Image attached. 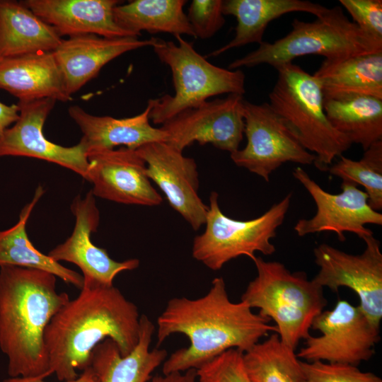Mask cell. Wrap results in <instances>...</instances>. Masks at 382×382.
Returning a JSON list of instances; mask_svg holds the SVG:
<instances>
[{
  "label": "cell",
  "instance_id": "obj_12",
  "mask_svg": "<svg viewBox=\"0 0 382 382\" xmlns=\"http://www.w3.org/2000/svg\"><path fill=\"white\" fill-rule=\"evenodd\" d=\"M243 101L242 95L228 94L180 112L161 127L166 142L180 151L196 141L230 154L238 150L245 128Z\"/></svg>",
  "mask_w": 382,
  "mask_h": 382
},
{
  "label": "cell",
  "instance_id": "obj_1",
  "mask_svg": "<svg viewBox=\"0 0 382 382\" xmlns=\"http://www.w3.org/2000/svg\"><path fill=\"white\" fill-rule=\"evenodd\" d=\"M270 321L243 301L232 302L222 277L214 278L200 298H173L157 319V345L176 333L186 335L190 344L163 361V374L197 370L231 349L244 353L269 332H277Z\"/></svg>",
  "mask_w": 382,
  "mask_h": 382
},
{
  "label": "cell",
  "instance_id": "obj_6",
  "mask_svg": "<svg viewBox=\"0 0 382 382\" xmlns=\"http://www.w3.org/2000/svg\"><path fill=\"white\" fill-rule=\"evenodd\" d=\"M291 27L284 37L273 42L263 41L255 50L235 59L228 69L262 64L276 69L311 54L330 59L382 52V42L361 30L340 6L328 8L312 22L294 18Z\"/></svg>",
  "mask_w": 382,
  "mask_h": 382
},
{
  "label": "cell",
  "instance_id": "obj_9",
  "mask_svg": "<svg viewBox=\"0 0 382 382\" xmlns=\"http://www.w3.org/2000/svg\"><path fill=\"white\" fill-rule=\"evenodd\" d=\"M311 328L320 335H310L296 354L305 361H321L358 366L375 354L380 328L368 319L359 306L339 300L331 310L323 311Z\"/></svg>",
  "mask_w": 382,
  "mask_h": 382
},
{
  "label": "cell",
  "instance_id": "obj_28",
  "mask_svg": "<svg viewBox=\"0 0 382 382\" xmlns=\"http://www.w3.org/2000/svg\"><path fill=\"white\" fill-rule=\"evenodd\" d=\"M185 0H134L119 4L113 10L114 19L122 29L134 36L141 31L168 33L194 37L187 14Z\"/></svg>",
  "mask_w": 382,
  "mask_h": 382
},
{
  "label": "cell",
  "instance_id": "obj_35",
  "mask_svg": "<svg viewBox=\"0 0 382 382\" xmlns=\"http://www.w3.org/2000/svg\"><path fill=\"white\" fill-rule=\"evenodd\" d=\"M19 118L18 104L8 105L0 102V138L4 132Z\"/></svg>",
  "mask_w": 382,
  "mask_h": 382
},
{
  "label": "cell",
  "instance_id": "obj_19",
  "mask_svg": "<svg viewBox=\"0 0 382 382\" xmlns=\"http://www.w3.org/2000/svg\"><path fill=\"white\" fill-rule=\"evenodd\" d=\"M22 3L61 36L94 34L115 38L136 37L119 27L113 10L117 0H25Z\"/></svg>",
  "mask_w": 382,
  "mask_h": 382
},
{
  "label": "cell",
  "instance_id": "obj_15",
  "mask_svg": "<svg viewBox=\"0 0 382 382\" xmlns=\"http://www.w3.org/2000/svg\"><path fill=\"white\" fill-rule=\"evenodd\" d=\"M146 165V175L166 196L170 206L197 231L205 224L208 206L198 195L195 161L166 141L146 144L136 149Z\"/></svg>",
  "mask_w": 382,
  "mask_h": 382
},
{
  "label": "cell",
  "instance_id": "obj_30",
  "mask_svg": "<svg viewBox=\"0 0 382 382\" xmlns=\"http://www.w3.org/2000/svg\"><path fill=\"white\" fill-rule=\"evenodd\" d=\"M328 171L342 182L363 186L369 206L377 212L382 209V140L364 151L360 160L340 156Z\"/></svg>",
  "mask_w": 382,
  "mask_h": 382
},
{
  "label": "cell",
  "instance_id": "obj_5",
  "mask_svg": "<svg viewBox=\"0 0 382 382\" xmlns=\"http://www.w3.org/2000/svg\"><path fill=\"white\" fill-rule=\"evenodd\" d=\"M277 79L269 104L298 141L316 156L314 165L328 171L334 159L352 143L331 125L324 110L318 81L293 62L276 68Z\"/></svg>",
  "mask_w": 382,
  "mask_h": 382
},
{
  "label": "cell",
  "instance_id": "obj_11",
  "mask_svg": "<svg viewBox=\"0 0 382 382\" xmlns=\"http://www.w3.org/2000/svg\"><path fill=\"white\" fill-rule=\"evenodd\" d=\"M366 247L359 255L342 251L322 243L314 248L316 264L320 267L313 280L332 291L345 286L354 291L359 306L376 327L382 318V253L374 235L363 238Z\"/></svg>",
  "mask_w": 382,
  "mask_h": 382
},
{
  "label": "cell",
  "instance_id": "obj_18",
  "mask_svg": "<svg viewBox=\"0 0 382 382\" xmlns=\"http://www.w3.org/2000/svg\"><path fill=\"white\" fill-rule=\"evenodd\" d=\"M156 37L109 38L86 34L63 39L52 52L67 94H72L95 78L108 62L122 54L155 44Z\"/></svg>",
  "mask_w": 382,
  "mask_h": 382
},
{
  "label": "cell",
  "instance_id": "obj_24",
  "mask_svg": "<svg viewBox=\"0 0 382 382\" xmlns=\"http://www.w3.org/2000/svg\"><path fill=\"white\" fill-rule=\"evenodd\" d=\"M63 38L22 1L0 0V60L52 52Z\"/></svg>",
  "mask_w": 382,
  "mask_h": 382
},
{
  "label": "cell",
  "instance_id": "obj_23",
  "mask_svg": "<svg viewBox=\"0 0 382 382\" xmlns=\"http://www.w3.org/2000/svg\"><path fill=\"white\" fill-rule=\"evenodd\" d=\"M327 7L306 0H224L222 13L236 18L234 37L227 44L204 57L219 56L224 52L248 44L263 42V34L270 22L292 12H306L320 16Z\"/></svg>",
  "mask_w": 382,
  "mask_h": 382
},
{
  "label": "cell",
  "instance_id": "obj_10",
  "mask_svg": "<svg viewBox=\"0 0 382 382\" xmlns=\"http://www.w3.org/2000/svg\"><path fill=\"white\" fill-rule=\"evenodd\" d=\"M245 146L231 154L239 167L270 180V174L288 162L311 165L316 156L304 149L269 103L243 101Z\"/></svg>",
  "mask_w": 382,
  "mask_h": 382
},
{
  "label": "cell",
  "instance_id": "obj_32",
  "mask_svg": "<svg viewBox=\"0 0 382 382\" xmlns=\"http://www.w3.org/2000/svg\"><path fill=\"white\" fill-rule=\"evenodd\" d=\"M243 352L236 349H228L197 371L199 382H251L243 361Z\"/></svg>",
  "mask_w": 382,
  "mask_h": 382
},
{
  "label": "cell",
  "instance_id": "obj_31",
  "mask_svg": "<svg viewBox=\"0 0 382 382\" xmlns=\"http://www.w3.org/2000/svg\"><path fill=\"white\" fill-rule=\"evenodd\" d=\"M301 366L303 382H382L375 374L351 364L315 361H301Z\"/></svg>",
  "mask_w": 382,
  "mask_h": 382
},
{
  "label": "cell",
  "instance_id": "obj_20",
  "mask_svg": "<svg viewBox=\"0 0 382 382\" xmlns=\"http://www.w3.org/2000/svg\"><path fill=\"white\" fill-rule=\"evenodd\" d=\"M139 340L133 350L122 356L117 344L110 338L99 343L93 350L90 366L98 382H148L154 371L166 359V349L150 345L155 326L146 316H140Z\"/></svg>",
  "mask_w": 382,
  "mask_h": 382
},
{
  "label": "cell",
  "instance_id": "obj_25",
  "mask_svg": "<svg viewBox=\"0 0 382 382\" xmlns=\"http://www.w3.org/2000/svg\"><path fill=\"white\" fill-rule=\"evenodd\" d=\"M313 76L325 99L358 95L382 99V52L324 59Z\"/></svg>",
  "mask_w": 382,
  "mask_h": 382
},
{
  "label": "cell",
  "instance_id": "obj_13",
  "mask_svg": "<svg viewBox=\"0 0 382 382\" xmlns=\"http://www.w3.org/2000/svg\"><path fill=\"white\" fill-rule=\"evenodd\" d=\"M293 176L312 197L316 212L310 219H301L294 226L299 236L324 231L335 232L338 239L346 240L345 232L361 239L374 235L366 224L382 225V214L369 204L368 195L354 184L342 182V192L331 194L324 190L302 168L296 167Z\"/></svg>",
  "mask_w": 382,
  "mask_h": 382
},
{
  "label": "cell",
  "instance_id": "obj_7",
  "mask_svg": "<svg viewBox=\"0 0 382 382\" xmlns=\"http://www.w3.org/2000/svg\"><path fill=\"white\" fill-rule=\"evenodd\" d=\"M178 44L156 38L152 47L159 60L172 73L173 96L149 99V119L163 124L180 112L196 107L207 99L224 93L243 95L245 74L240 69H227L210 63L198 53L193 44L175 36Z\"/></svg>",
  "mask_w": 382,
  "mask_h": 382
},
{
  "label": "cell",
  "instance_id": "obj_2",
  "mask_svg": "<svg viewBox=\"0 0 382 382\" xmlns=\"http://www.w3.org/2000/svg\"><path fill=\"white\" fill-rule=\"evenodd\" d=\"M140 316L134 303L113 285L83 282L78 296L52 318L44 340L50 371L60 381H71L91 365L93 349L112 340L122 356L136 347Z\"/></svg>",
  "mask_w": 382,
  "mask_h": 382
},
{
  "label": "cell",
  "instance_id": "obj_33",
  "mask_svg": "<svg viewBox=\"0 0 382 382\" xmlns=\"http://www.w3.org/2000/svg\"><path fill=\"white\" fill-rule=\"evenodd\" d=\"M222 0H193L187 14L194 37L208 39L224 25Z\"/></svg>",
  "mask_w": 382,
  "mask_h": 382
},
{
  "label": "cell",
  "instance_id": "obj_21",
  "mask_svg": "<svg viewBox=\"0 0 382 382\" xmlns=\"http://www.w3.org/2000/svg\"><path fill=\"white\" fill-rule=\"evenodd\" d=\"M149 112L148 103L140 114L122 119L93 115L79 105H72L68 110L70 117L83 133L81 139L88 154L112 150L119 146L137 149L150 142H166V133L150 124Z\"/></svg>",
  "mask_w": 382,
  "mask_h": 382
},
{
  "label": "cell",
  "instance_id": "obj_17",
  "mask_svg": "<svg viewBox=\"0 0 382 382\" xmlns=\"http://www.w3.org/2000/svg\"><path fill=\"white\" fill-rule=\"evenodd\" d=\"M85 180L95 197L125 204L156 206L162 197L146 175V165L136 149H117L88 154Z\"/></svg>",
  "mask_w": 382,
  "mask_h": 382
},
{
  "label": "cell",
  "instance_id": "obj_29",
  "mask_svg": "<svg viewBox=\"0 0 382 382\" xmlns=\"http://www.w3.org/2000/svg\"><path fill=\"white\" fill-rule=\"evenodd\" d=\"M243 361L251 382H303L301 361L276 332L244 352Z\"/></svg>",
  "mask_w": 382,
  "mask_h": 382
},
{
  "label": "cell",
  "instance_id": "obj_4",
  "mask_svg": "<svg viewBox=\"0 0 382 382\" xmlns=\"http://www.w3.org/2000/svg\"><path fill=\"white\" fill-rule=\"evenodd\" d=\"M252 260L257 276L241 301L273 320L281 341L296 350L299 342L311 335L313 321L327 305L323 288L305 272H291L279 262L256 256Z\"/></svg>",
  "mask_w": 382,
  "mask_h": 382
},
{
  "label": "cell",
  "instance_id": "obj_36",
  "mask_svg": "<svg viewBox=\"0 0 382 382\" xmlns=\"http://www.w3.org/2000/svg\"><path fill=\"white\" fill-rule=\"evenodd\" d=\"M0 382H47L41 378H28V377H8ZM63 382H98L96 374L91 366L87 367L75 379Z\"/></svg>",
  "mask_w": 382,
  "mask_h": 382
},
{
  "label": "cell",
  "instance_id": "obj_27",
  "mask_svg": "<svg viewBox=\"0 0 382 382\" xmlns=\"http://www.w3.org/2000/svg\"><path fill=\"white\" fill-rule=\"evenodd\" d=\"M331 125L364 151L382 140V99L370 96L324 98Z\"/></svg>",
  "mask_w": 382,
  "mask_h": 382
},
{
  "label": "cell",
  "instance_id": "obj_34",
  "mask_svg": "<svg viewBox=\"0 0 382 382\" xmlns=\"http://www.w3.org/2000/svg\"><path fill=\"white\" fill-rule=\"evenodd\" d=\"M340 3L361 30L382 42L381 0H340Z\"/></svg>",
  "mask_w": 382,
  "mask_h": 382
},
{
  "label": "cell",
  "instance_id": "obj_16",
  "mask_svg": "<svg viewBox=\"0 0 382 382\" xmlns=\"http://www.w3.org/2000/svg\"><path fill=\"white\" fill-rule=\"evenodd\" d=\"M75 224L71 236L52 248L47 255L56 262L66 261L82 272L83 282L113 285L115 277L122 272L135 270L139 265L136 258L118 262L106 250L91 241V236L98 229L100 212L91 190L83 197L76 196L71 204Z\"/></svg>",
  "mask_w": 382,
  "mask_h": 382
},
{
  "label": "cell",
  "instance_id": "obj_14",
  "mask_svg": "<svg viewBox=\"0 0 382 382\" xmlns=\"http://www.w3.org/2000/svg\"><path fill=\"white\" fill-rule=\"evenodd\" d=\"M56 100L42 98L18 101L19 118L0 138V157L24 156L38 158L68 168L85 178L88 161L84 141L64 146L47 139L45 122Z\"/></svg>",
  "mask_w": 382,
  "mask_h": 382
},
{
  "label": "cell",
  "instance_id": "obj_8",
  "mask_svg": "<svg viewBox=\"0 0 382 382\" xmlns=\"http://www.w3.org/2000/svg\"><path fill=\"white\" fill-rule=\"evenodd\" d=\"M291 196L289 193L258 217L241 221L225 215L219 207L217 192H212L205 229L194 238L192 257L216 271L242 255L253 260L256 252L272 255L276 248L270 240L284 221Z\"/></svg>",
  "mask_w": 382,
  "mask_h": 382
},
{
  "label": "cell",
  "instance_id": "obj_3",
  "mask_svg": "<svg viewBox=\"0 0 382 382\" xmlns=\"http://www.w3.org/2000/svg\"><path fill=\"white\" fill-rule=\"evenodd\" d=\"M56 283L57 277L45 270L0 267V349L9 377L51 375L45 331L70 300L57 292Z\"/></svg>",
  "mask_w": 382,
  "mask_h": 382
},
{
  "label": "cell",
  "instance_id": "obj_22",
  "mask_svg": "<svg viewBox=\"0 0 382 382\" xmlns=\"http://www.w3.org/2000/svg\"><path fill=\"white\" fill-rule=\"evenodd\" d=\"M0 88L30 101L50 98L71 99L52 52H37L0 60Z\"/></svg>",
  "mask_w": 382,
  "mask_h": 382
},
{
  "label": "cell",
  "instance_id": "obj_26",
  "mask_svg": "<svg viewBox=\"0 0 382 382\" xmlns=\"http://www.w3.org/2000/svg\"><path fill=\"white\" fill-rule=\"evenodd\" d=\"M43 193L42 187L39 185L32 200L21 209L18 221L9 228L0 230V267L11 266L45 270L81 289L83 285L81 274L38 250L28 238L27 222Z\"/></svg>",
  "mask_w": 382,
  "mask_h": 382
},
{
  "label": "cell",
  "instance_id": "obj_37",
  "mask_svg": "<svg viewBox=\"0 0 382 382\" xmlns=\"http://www.w3.org/2000/svg\"><path fill=\"white\" fill-rule=\"evenodd\" d=\"M197 371L191 369L183 372H174L163 376H156L148 382H196Z\"/></svg>",
  "mask_w": 382,
  "mask_h": 382
}]
</instances>
